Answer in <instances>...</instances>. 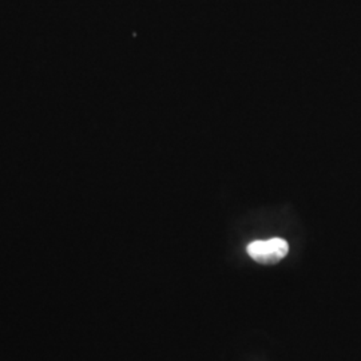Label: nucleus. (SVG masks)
I'll use <instances>...</instances> for the list:
<instances>
[{
    "label": "nucleus",
    "instance_id": "nucleus-1",
    "mask_svg": "<svg viewBox=\"0 0 361 361\" xmlns=\"http://www.w3.org/2000/svg\"><path fill=\"white\" fill-rule=\"evenodd\" d=\"M246 250L256 262L271 265L281 261L288 255L289 246L283 238H271L265 241H253L247 245Z\"/></svg>",
    "mask_w": 361,
    "mask_h": 361
}]
</instances>
